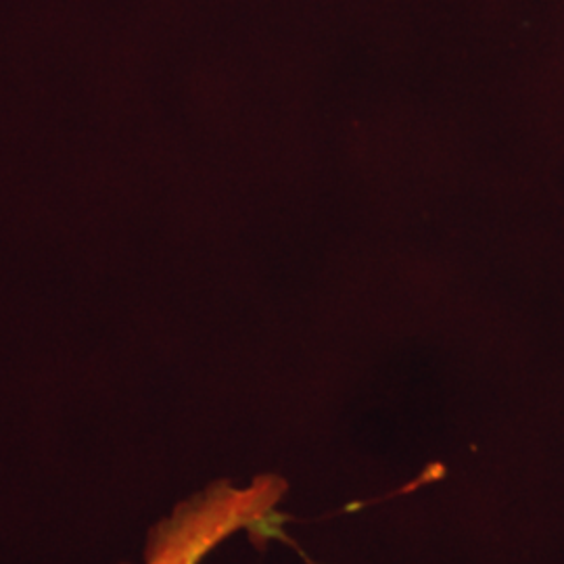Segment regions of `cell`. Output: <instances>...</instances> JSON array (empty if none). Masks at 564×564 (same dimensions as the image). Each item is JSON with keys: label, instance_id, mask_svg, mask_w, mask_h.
I'll use <instances>...</instances> for the list:
<instances>
[{"label": "cell", "instance_id": "6da1fadb", "mask_svg": "<svg viewBox=\"0 0 564 564\" xmlns=\"http://www.w3.org/2000/svg\"><path fill=\"white\" fill-rule=\"evenodd\" d=\"M286 489L276 475L245 485L226 479L207 485L149 531L142 564H202L235 533L268 529Z\"/></svg>", "mask_w": 564, "mask_h": 564}]
</instances>
